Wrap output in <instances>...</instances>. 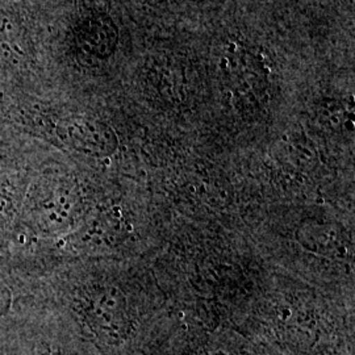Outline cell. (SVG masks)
Segmentation results:
<instances>
[{"instance_id":"3957f363","label":"cell","mask_w":355,"mask_h":355,"mask_svg":"<svg viewBox=\"0 0 355 355\" xmlns=\"http://www.w3.org/2000/svg\"><path fill=\"white\" fill-rule=\"evenodd\" d=\"M64 135L76 149L89 154H110L116 146V140L111 129L94 120H71L64 127Z\"/></svg>"},{"instance_id":"8992f818","label":"cell","mask_w":355,"mask_h":355,"mask_svg":"<svg viewBox=\"0 0 355 355\" xmlns=\"http://www.w3.org/2000/svg\"><path fill=\"white\" fill-rule=\"evenodd\" d=\"M4 305H7V303H6V302H4V300L0 297V312H1V309L4 308Z\"/></svg>"},{"instance_id":"7a4b0ae2","label":"cell","mask_w":355,"mask_h":355,"mask_svg":"<svg viewBox=\"0 0 355 355\" xmlns=\"http://www.w3.org/2000/svg\"><path fill=\"white\" fill-rule=\"evenodd\" d=\"M217 74L237 92L259 89L266 76V64L255 49L236 40L224 44L216 60Z\"/></svg>"},{"instance_id":"ba28073f","label":"cell","mask_w":355,"mask_h":355,"mask_svg":"<svg viewBox=\"0 0 355 355\" xmlns=\"http://www.w3.org/2000/svg\"><path fill=\"white\" fill-rule=\"evenodd\" d=\"M48 355H55V354H54V353H53V354H48Z\"/></svg>"},{"instance_id":"52a82bcc","label":"cell","mask_w":355,"mask_h":355,"mask_svg":"<svg viewBox=\"0 0 355 355\" xmlns=\"http://www.w3.org/2000/svg\"><path fill=\"white\" fill-rule=\"evenodd\" d=\"M142 1H146L148 4H153V3H158V1H162V0H142Z\"/></svg>"},{"instance_id":"277c9868","label":"cell","mask_w":355,"mask_h":355,"mask_svg":"<svg viewBox=\"0 0 355 355\" xmlns=\"http://www.w3.org/2000/svg\"><path fill=\"white\" fill-rule=\"evenodd\" d=\"M85 41L94 51L107 54L112 51L114 45V29L110 24H101L98 21L92 23L89 29H85Z\"/></svg>"},{"instance_id":"5b68a950","label":"cell","mask_w":355,"mask_h":355,"mask_svg":"<svg viewBox=\"0 0 355 355\" xmlns=\"http://www.w3.org/2000/svg\"><path fill=\"white\" fill-rule=\"evenodd\" d=\"M324 119L330 127L340 129L349 124L350 112L340 102H329L324 107Z\"/></svg>"},{"instance_id":"6da1fadb","label":"cell","mask_w":355,"mask_h":355,"mask_svg":"<svg viewBox=\"0 0 355 355\" xmlns=\"http://www.w3.org/2000/svg\"><path fill=\"white\" fill-rule=\"evenodd\" d=\"M82 315L91 330L104 343H124L133 329L125 296L111 286L86 292L82 299Z\"/></svg>"}]
</instances>
